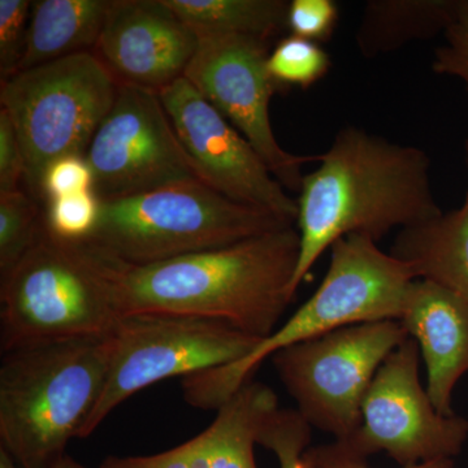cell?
<instances>
[{"mask_svg": "<svg viewBox=\"0 0 468 468\" xmlns=\"http://www.w3.org/2000/svg\"><path fill=\"white\" fill-rule=\"evenodd\" d=\"M318 163L302 178L295 199L301 248L292 295L338 239L360 234L378 242L396 228L442 212L431 186L430 156L417 146L350 125L337 132Z\"/></svg>", "mask_w": 468, "mask_h": 468, "instance_id": "obj_1", "label": "cell"}, {"mask_svg": "<svg viewBox=\"0 0 468 468\" xmlns=\"http://www.w3.org/2000/svg\"><path fill=\"white\" fill-rule=\"evenodd\" d=\"M300 248V233L292 226L160 263L126 264L124 318L141 313L201 316L264 340L294 298Z\"/></svg>", "mask_w": 468, "mask_h": 468, "instance_id": "obj_2", "label": "cell"}, {"mask_svg": "<svg viewBox=\"0 0 468 468\" xmlns=\"http://www.w3.org/2000/svg\"><path fill=\"white\" fill-rule=\"evenodd\" d=\"M126 264L88 241H67L43 224L32 248L0 282V350L11 353L115 331Z\"/></svg>", "mask_w": 468, "mask_h": 468, "instance_id": "obj_3", "label": "cell"}, {"mask_svg": "<svg viewBox=\"0 0 468 468\" xmlns=\"http://www.w3.org/2000/svg\"><path fill=\"white\" fill-rule=\"evenodd\" d=\"M110 335L2 354L0 448L20 468H54L100 402L109 377Z\"/></svg>", "mask_w": 468, "mask_h": 468, "instance_id": "obj_4", "label": "cell"}, {"mask_svg": "<svg viewBox=\"0 0 468 468\" xmlns=\"http://www.w3.org/2000/svg\"><path fill=\"white\" fill-rule=\"evenodd\" d=\"M417 275L410 264L387 254L360 234L335 241L322 284L279 326L239 362L183 378L184 399L194 408L218 410L239 388L254 380L264 360L343 326L399 320Z\"/></svg>", "mask_w": 468, "mask_h": 468, "instance_id": "obj_5", "label": "cell"}, {"mask_svg": "<svg viewBox=\"0 0 468 468\" xmlns=\"http://www.w3.org/2000/svg\"><path fill=\"white\" fill-rule=\"evenodd\" d=\"M101 202L97 226L85 241L128 266L214 250L295 226L273 212L232 201L203 183Z\"/></svg>", "mask_w": 468, "mask_h": 468, "instance_id": "obj_6", "label": "cell"}, {"mask_svg": "<svg viewBox=\"0 0 468 468\" xmlns=\"http://www.w3.org/2000/svg\"><path fill=\"white\" fill-rule=\"evenodd\" d=\"M117 90L119 84L94 52L20 70L2 81L0 103L23 147L30 196L41 198L43 176L52 163L86 155Z\"/></svg>", "mask_w": 468, "mask_h": 468, "instance_id": "obj_7", "label": "cell"}, {"mask_svg": "<svg viewBox=\"0 0 468 468\" xmlns=\"http://www.w3.org/2000/svg\"><path fill=\"white\" fill-rule=\"evenodd\" d=\"M408 337L399 320L362 323L292 345L271 360L304 420L349 441L375 375Z\"/></svg>", "mask_w": 468, "mask_h": 468, "instance_id": "obj_8", "label": "cell"}, {"mask_svg": "<svg viewBox=\"0 0 468 468\" xmlns=\"http://www.w3.org/2000/svg\"><path fill=\"white\" fill-rule=\"evenodd\" d=\"M111 338L106 387L81 439L90 436L117 406L144 388L239 362L261 341L221 320L167 313L125 316Z\"/></svg>", "mask_w": 468, "mask_h": 468, "instance_id": "obj_9", "label": "cell"}, {"mask_svg": "<svg viewBox=\"0 0 468 468\" xmlns=\"http://www.w3.org/2000/svg\"><path fill=\"white\" fill-rule=\"evenodd\" d=\"M101 201L172 185L203 183L178 140L159 92L122 84L85 155Z\"/></svg>", "mask_w": 468, "mask_h": 468, "instance_id": "obj_10", "label": "cell"}, {"mask_svg": "<svg viewBox=\"0 0 468 468\" xmlns=\"http://www.w3.org/2000/svg\"><path fill=\"white\" fill-rule=\"evenodd\" d=\"M419 350L408 337L384 360L362 405V424L349 441L363 457L385 452L401 467L454 461L468 439V420L440 414L419 378Z\"/></svg>", "mask_w": 468, "mask_h": 468, "instance_id": "obj_11", "label": "cell"}, {"mask_svg": "<svg viewBox=\"0 0 468 468\" xmlns=\"http://www.w3.org/2000/svg\"><path fill=\"white\" fill-rule=\"evenodd\" d=\"M267 41L248 36L199 38L185 79L249 141L285 189L300 192L302 168L318 155H295L277 141L270 103L277 85L268 72Z\"/></svg>", "mask_w": 468, "mask_h": 468, "instance_id": "obj_12", "label": "cell"}, {"mask_svg": "<svg viewBox=\"0 0 468 468\" xmlns=\"http://www.w3.org/2000/svg\"><path fill=\"white\" fill-rule=\"evenodd\" d=\"M159 97L206 185L232 201L295 223L297 201L249 141L185 77L159 91Z\"/></svg>", "mask_w": 468, "mask_h": 468, "instance_id": "obj_13", "label": "cell"}, {"mask_svg": "<svg viewBox=\"0 0 468 468\" xmlns=\"http://www.w3.org/2000/svg\"><path fill=\"white\" fill-rule=\"evenodd\" d=\"M198 46L165 0H112L92 52L117 84L159 92L184 79Z\"/></svg>", "mask_w": 468, "mask_h": 468, "instance_id": "obj_14", "label": "cell"}, {"mask_svg": "<svg viewBox=\"0 0 468 468\" xmlns=\"http://www.w3.org/2000/svg\"><path fill=\"white\" fill-rule=\"evenodd\" d=\"M272 388L251 380L239 388L202 433L171 451L138 457L111 455L100 468H258L255 445L279 410Z\"/></svg>", "mask_w": 468, "mask_h": 468, "instance_id": "obj_15", "label": "cell"}, {"mask_svg": "<svg viewBox=\"0 0 468 468\" xmlns=\"http://www.w3.org/2000/svg\"><path fill=\"white\" fill-rule=\"evenodd\" d=\"M399 322L426 363L431 401L440 414L452 417V393L468 374V302L442 286L415 280Z\"/></svg>", "mask_w": 468, "mask_h": 468, "instance_id": "obj_16", "label": "cell"}, {"mask_svg": "<svg viewBox=\"0 0 468 468\" xmlns=\"http://www.w3.org/2000/svg\"><path fill=\"white\" fill-rule=\"evenodd\" d=\"M390 254L468 302V192L460 208L399 230Z\"/></svg>", "mask_w": 468, "mask_h": 468, "instance_id": "obj_17", "label": "cell"}, {"mask_svg": "<svg viewBox=\"0 0 468 468\" xmlns=\"http://www.w3.org/2000/svg\"><path fill=\"white\" fill-rule=\"evenodd\" d=\"M112 0H37L32 3L20 70L92 52Z\"/></svg>", "mask_w": 468, "mask_h": 468, "instance_id": "obj_18", "label": "cell"}, {"mask_svg": "<svg viewBox=\"0 0 468 468\" xmlns=\"http://www.w3.org/2000/svg\"><path fill=\"white\" fill-rule=\"evenodd\" d=\"M457 0H369L363 8L356 42L363 57L430 41L451 23Z\"/></svg>", "mask_w": 468, "mask_h": 468, "instance_id": "obj_19", "label": "cell"}, {"mask_svg": "<svg viewBox=\"0 0 468 468\" xmlns=\"http://www.w3.org/2000/svg\"><path fill=\"white\" fill-rule=\"evenodd\" d=\"M198 38L248 36L267 41L286 27L285 0H165Z\"/></svg>", "mask_w": 468, "mask_h": 468, "instance_id": "obj_20", "label": "cell"}, {"mask_svg": "<svg viewBox=\"0 0 468 468\" xmlns=\"http://www.w3.org/2000/svg\"><path fill=\"white\" fill-rule=\"evenodd\" d=\"M36 198L16 190L0 194V282L32 248L42 226Z\"/></svg>", "mask_w": 468, "mask_h": 468, "instance_id": "obj_21", "label": "cell"}, {"mask_svg": "<svg viewBox=\"0 0 468 468\" xmlns=\"http://www.w3.org/2000/svg\"><path fill=\"white\" fill-rule=\"evenodd\" d=\"M267 66L277 88L307 90L328 75L332 58L319 43L291 34L270 52Z\"/></svg>", "mask_w": 468, "mask_h": 468, "instance_id": "obj_22", "label": "cell"}, {"mask_svg": "<svg viewBox=\"0 0 468 468\" xmlns=\"http://www.w3.org/2000/svg\"><path fill=\"white\" fill-rule=\"evenodd\" d=\"M311 427L297 410L279 409L261 428L258 445L275 452L280 468H310Z\"/></svg>", "mask_w": 468, "mask_h": 468, "instance_id": "obj_23", "label": "cell"}, {"mask_svg": "<svg viewBox=\"0 0 468 468\" xmlns=\"http://www.w3.org/2000/svg\"><path fill=\"white\" fill-rule=\"evenodd\" d=\"M101 205L94 190L50 199L43 215V224L58 239L85 241L97 226Z\"/></svg>", "mask_w": 468, "mask_h": 468, "instance_id": "obj_24", "label": "cell"}, {"mask_svg": "<svg viewBox=\"0 0 468 468\" xmlns=\"http://www.w3.org/2000/svg\"><path fill=\"white\" fill-rule=\"evenodd\" d=\"M32 3L0 0V77L2 81L18 72L26 52Z\"/></svg>", "mask_w": 468, "mask_h": 468, "instance_id": "obj_25", "label": "cell"}, {"mask_svg": "<svg viewBox=\"0 0 468 468\" xmlns=\"http://www.w3.org/2000/svg\"><path fill=\"white\" fill-rule=\"evenodd\" d=\"M443 39L445 42L435 51L432 70L436 75L460 80L468 94V0L455 3Z\"/></svg>", "mask_w": 468, "mask_h": 468, "instance_id": "obj_26", "label": "cell"}, {"mask_svg": "<svg viewBox=\"0 0 468 468\" xmlns=\"http://www.w3.org/2000/svg\"><path fill=\"white\" fill-rule=\"evenodd\" d=\"M340 18V8L334 0H292L289 2L286 27L292 36L309 41L328 42Z\"/></svg>", "mask_w": 468, "mask_h": 468, "instance_id": "obj_27", "label": "cell"}, {"mask_svg": "<svg viewBox=\"0 0 468 468\" xmlns=\"http://www.w3.org/2000/svg\"><path fill=\"white\" fill-rule=\"evenodd\" d=\"M94 186V177L85 156L69 155L58 159L43 176L41 198L50 199L70 194L88 192Z\"/></svg>", "mask_w": 468, "mask_h": 468, "instance_id": "obj_28", "label": "cell"}, {"mask_svg": "<svg viewBox=\"0 0 468 468\" xmlns=\"http://www.w3.org/2000/svg\"><path fill=\"white\" fill-rule=\"evenodd\" d=\"M26 156L8 113L0 109V194L16 192L26 178Z\"/></svg>", "mask_w": 468, "mask_h": 468, "instance_id": "obj_29", "label": "cell"}, {"mask_svg": "<svg viewBox=\"0 0 468 468\" xmlns=\"http://www.w3.org/2000/svg\"><path fill=\"white\" fill-rule=\"evenodd\" d=\"M304 458L310 468H371L367 458L354 451L347 442L335 441L323 445L310 446L304 452ZM454 461H436L417 466L399 468H451Z\"/></svg>", "mask_w": 468, "mask_h": 468, "instance_id": "obj_30", "label": "cell"}, {"mask_svg": "<svg viewBox=\"0 0 468 468\" xmlns=\"http://www.w3.org/2000/svg\"><path fill=\"white\" fill-rule=\"evenodd\" d=\"M0 468H20L3 448H0Z\"/></svg>", "mask_w": 468, "mask_h": 468, "instance_id": "obj_31", "label": "cell"}, {"mask_svg": "<svg viewBox=\"0 0 468 468\" xmlns=\"http://www.w3.org/2000/svg\"><path fill=\"white\" fill-rule=\"evenodd\" d=\"M54 468H86L84 464L80 463V462H77L73 460L72 457H69V455H66V457L63 458L57 466Z\"/></svg>", "mask_w": 468, "mask_h": 468, "instance_id": "obj_32", "label": "cell"}, {"mask_svg": "<svg viewBox=\"0 0 468 468\" xmlns=\"http://www.w3.org/2000/svg\"><path fill=\"white\" fill-rule=\"evenodd\" d=\"M464 154H466V165L468 168V137L466 143H464Z\"/></svg>", "mask_w": 468, "mask_h": 468, "instance_id": "obj_33", "label": "cell"}, {"mask_svg": "<svg viewBox=\"0 0 468 468\" xmlns=\"http://www.w3.org/2000/svg\"><path fill=\"white\" fill-rule=\"evenodd\" d=\"M451 468H457V467H455V466H452Z\"/></svg>", "mask_w": 468, "mask_h": 468, "instance_id": "obj_34", "label": "cell"}]
</instances>
